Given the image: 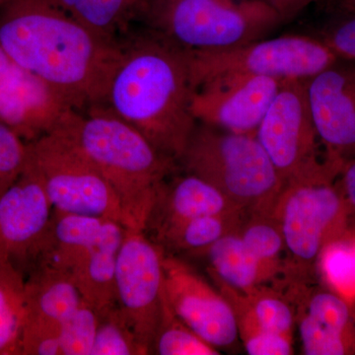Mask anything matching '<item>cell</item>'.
Instances as JSON below:
<instances>
[{
    "label": "cell",
    "mask_w": 355,
    "mask_h": 355,
    "mask_svg": "<svg viewBox=\"0 0 355 355\" xmlns=\"http://www.w3.org/2000/svg\"><path fill=\"white\" fill-rule=\"evenodd\" d=\"M0 46L77 112L105 104L121 51L51 0H0Z\"/></svg>",
    "instance_id": "6da1fadb"
},
{
    "label": "cell",
    "mask_w": 355,
    "mask_h": 355,
    "mask_svg": "<svg viewBox=\"0 0 355 355\" xmlns=\"http://www.w3.org/2000/svg\"><path fill=\"white\" fill-rule=\"evenodd\" d=\"M121 49L104 105L179 163L198 123L189 51L144 25Z\"/></svg>",
    "instance_id": "7a4b0ae2"
},
{
    "label": "cell",
    "mask_w": 355,
    "mask_h": 355,
    "mask_svg": "<svg viewBox=\"0 0 355 355\" xmlns=\"http://www.w3.org/2000/svg\"><path fill=\"white\" fill-rule=\"evenodd\" d=\"M58 130L69 135L106 178L120 202L125 227L146 232L159 191L176 171L177 161L159 153L106 105L74 111Z\"/></svg>",
    "instance_id": "3957f363"
},
{
    "label": "cell",
    "mask_w": 355,
    "mask_h": 355,
    "mask_svg": "<svg viewBox=\"0 0 355 355\" xmlns=\"http://www.w3.org/2000/svg\"><path fill=\"white\" fill-rule=\"evenodd\" d=\"M179 163L184 173L205 180L249 216L272 214L284 188L254 133L198 121Z\"/></svg>",
    "instance_id": "277c9868"
},
{
    "label": "cell",
    "mask_w": 355,
    "mask_h": 355,
    "mask_svg": "<svg viewBox=\"0 0 355 355\" xmlns=\"http://www.w3.org/2000/svg\"><path fill=\"white\" fill-rule=\"evenodd\" d=\"M336 179L284 184L275 202L272 216L284 238L289 284H310L324 252L352 238V216Z\"/></svg>",
    "instance_id": "5b68a950"
},
{
    "label": "cell",
    "mask_w": 355,
    "mask_h": 355,
    "mask_svg": "<svg viewBox=\"0 0 355 355\" xmlns=\"http://www.w3.org/2000/svg\"><path fill=\"white\" fill-rule=\"evenodd\" d=\"M284 23L261 0H150L144 25L193 51L263 39Z\"/></svg>",
    "instance_id": "8992f818"
},
{
    "label": "cell",
    "mask_w": 355,
    "mask_h": 355,
    "mask_svg": "<svg viewBox=\"0 0 355 355\" xmlns=\"http://www.w3.org/2000/svg\"><path fill=\"white\" fill-rule=\"evenodd\" d=\"M26 163L41 180L53 210L125 226L120 202L106 178L62 130L27 142Z\"/></svg>",
    "instance_id": "52a82bcc"
},
{
    "label": "cell",
    "mask_w": 355,
    "mask_h": 355,
    "mask_svg": "<svg viewBox=\"0 0 355 355\" xmlns=\"http://www.w3.org/2000/svg\"><path fill=\"white\" fill-rule=\"evenodd\" d=\"M306 80H284L257 128V139L284 184L336 179L343 164L321 153L323 144L311 114Z\"/></svg>",
    "instance_id": "ba28073f"
},
{
    "label": "cell",
    "mask_w": 355,
    "mask_h": 355,
    "mask_svg": "<svg viewBox=\"0 0 355 355\" xmlns=\"http://www.w3.org/2000/svg\"><path fill=\"white\" fill-rule=\"evenodd\" d=\"M189 53L196 87L205 79L230 71L279 80H306L338 60L319 37L303 35H284L225 50L189 51Z\"/></svg>",
    "instance_id": "9c48e42d"
},
{
    "label": "cell",
    "mask_w": 355,
    "mask_h": 355,
    "mask_svg": "<svg viewBox=\"0 0 355 355\" xmlns=\"http://www.w3.org/2000/svg\"><path fill=\"white\" fill-rule=\"evenodd\" d=\"M164 251L144 231L125 230L116 270V303L146 354L162 307Z\"/></svg>",
    "instance_id": "30bf717a"
},
{
    "label": "cell",
    "mask_w": 355,
    "mask_h": 355,
    "mask_svg": "<svg viewBox=\"0 0 355 355\" xmlns=\"http://www.w3.org/2000/svg\"><path fill=\"white\" fill-rule=\"evenodd\" d=\"M284 80L230 71L205 79L193 92L197 121L239 133H254Z\"/></svg>",
    "instance_id": "8fae6325"
},
{
    "label": "cell",
    "mask_w": 355,
    "mask_h": 355,
    "mask_svg": "<svg viewBox=\"0 0 355 355\" xmlns=\"http://www.w3.org/2000/svg\"><path fill=\"white\" fill-rule=\"evenodd\" d=\"M53 212L41 180L26 163L0 198V261L27 277L43 252Z\"/></svg>",
    "instance_id": "7c38bea8"
},
{
    "label": "cell",
    "mask_w": 355,
    "mask_h": 355,
    "mask_svg": "<svg viewBox=\"0 0 355 355\" xmlns=\"http://www.w3.org/2000/svg\"><path fill=\"white\" fill-rule=\"evenodd\" d=\"M162 263L163 291L175 314L216 349L234 345L239 331L227 298L180 259L164 253Z\"/></svg>",
    "instance_id": "4fadbf2b"
},
{
    "label": "cell",
    "mask_w": 355,
    "mask_h": 355,
    "mask_svg": "<svg viewBox=\"0 0 355 355\" xmlns=\"http://www.w3.org/2000/svg\"><path fill=\"white\" fill-rule=\"evenodd\" d=\"M308 103L329 157L355 158V62L338 60L306 80Z\"/></svg>",
    "instance_id": "5bb4252c"
},
{
    "label": "cell",
    "mask_w": 355,
    "mask_h": 355,
    "mask_svg": "<svg viewBox=\"0 0 355 355\" xmlns=\"http://www.w3.org/2000/svg\"><path fill=\"white\" fill-rule=\"evenodd\" d=\"M310 284H289L295 320L306 355L355 354L352 304L338 292Z\"/></svg>",
    "instance_id": "9a60e30c"
},
{
    "label": "cell",
    "mask_w": 355,
    "mask_h": 355,
    "mask_svg": "<svg viewBox=\"0 0 355 355\" xmlns=\"http://www.w3.org/2000/svg\"><path fill=\"white\" fill-rule=\"evenodd\" d=\"M73 111L43 81L15 62L0 70V121L24 141L62 128Z\"/></svg>",
    "instance_id": "2e32d148"
},
{
    "label": "cell",
    "mask_w": 355,
    "mask_h": 355,
    "mask_svg": "<svg viewBox=\"0 0 355 355\" xmlns=\"http://www.w3.org/2000/svg\"><path fill=\"white\" fill-rule=\"evenodd\" d=\"M235 212L245 211L205 180L186 173L163 184L147 221L146 232L151 230L156 238L168 229L197 217Z\"/></svg>",
    "instance_id": "e0dca14e"
},
{
    "label": "cell",
    "mask_w": 355,
    "mask_h": 355,
    "mask_svg": "<svg viewBox=\"0 0 355 355\" xmlns=\"http://www.w3.org/2000/svg\"><path fill=\"white\" fill-rule=\"evenodd\" d=\"M127 228L107 220L97 241L77 261L71 275L83 300L100 317L116 307V261Z\"/></svg>",
    "instance_id": "ac0fdd59"
},
{
    "label": "cell",
    "mask_w": 355,
    "mask_h": 355,
    "mask_svg": "<svg viewBox=\"0 0 355 355\" xmlns=\"http://www.w3.org/2000/svg\"><path fill=\"white\" fill-rule=\"evenodd\" d=\"M26 321L62 326L83 298L69 272L51 266L34 268L26 277Z\"/></svg>",
    "instance_id": "d6986e66"
},
{
    "label": "cell",
    "mask_w": 355,
    "mask_h": 355,
    "mask_svg": "<svg viewBox=\"0 0 355 355\" xmlns=\"http://www.w3.org/2000/svg\"><path fill=\"white\" fill-rule=\"evenodd\" d=\"M107 220L53 210L43 252L35 268L51 266L71 275L77 261L97 241Z\"/></svg>",
    "instance_id": "ffe728a7"
},
{
    "label": "cell",
    "mask_w": 355,
    "mask_h": 355,
    "mask_svg": "<svg viewBox=\"0 0 355 355\" xmlns=\"http://www.w3.org/2000/svg\"><path fill=\"white\" fill-rule=\"evenodd\" d=\"M102 38L121 44L144 25L150 0H51Z\"/></svg>",
    "instance_id": "44dd1931"
},
{
    "label": "cell",
    "mask_w": 355,
    "mask_h": 355,
    "mask_svg": "<svg viewBox=\"0 0 355 355\" xmlns=\"http://www.w3.org/2000/svg\"><path fill=\"white\" fill-rule=\"evenodd\" d=\"M203 254L209 260L212 279L236 291L246 292L265 286L279 275L250 251L239 229L223 236Z\"/></svg>",
    "instance_id": "7402d4cb"
},
{
    "label": "cell",
    "mask_w": 355,
    "mask_h": 355,
    "mask_svg": "<svg viewBox=\"0 0 355 355\" xmlns=\"http://www.w3.org/2000/svg\"><path fill=\"white\" fill-rule=\"evenodd\" d=\"M246 212L197 217L168 229L155 238L159 247L171 251L203 254L223 236L241 227Z\"/></svg>",
    "instance_id": "603a6c76"
},
{
    "label": "cell",
    "mask_w": 355,
    "mask_h": 355,
    "mask_svg": "<svg viewBox=\"0 0 355 355\" xmlns=\"http://www.w3.org/2000/svg\"><path fill=\"white\" fill-rule=\"evenodd\" d=\"M25 282L23 273L0 261V355H21L27 318Z\"/></svg>",
    "instance_id": "cb8c5ba5"
},
{
    "label": "cell",
    "mask_w": 355,
    "mask_h": 355,
    "mask_svg": "<svg viewBox=\"0 0 355 355\" xmlns=\"http://www.w3.org/2000/svg\"><path fill=\"white\" fill-rule=\"evenodd\" d=\"M159 355H219L216 347L197 335L175 314L162 291L160 321L151 347Z\"/></svg>",
    "instance_id": "d4e9b609"
},
{
    "label": "cell",
    "mask_w": 355,
    "mask_h": 355,
    "mask_svg": "<svg viewBox=\"0 0 355 355\" xmlns=\"http://www.w3.org/2000/svg\"><path fill=\"white\" fill-rule=\"evenodd\" d=\"M245 245L266 266L284 275V242L272 214H252L239 228Z\"/></svg>",
    "instance_id": "484cf974"
},
{
    "label": "cell",
    "mask_w": 355,
    "mask_h": 355,
    "mask_svg": "<svg viewBox=\"0 0 355 355\" xmlns=\"http://www.w3.org/2000/svg\"><path fill=\"white\" fill-rule=\"evenodd\" d=\"M146 354L116 306L100 317L91 355Z\"/></svg>",
    "instance_id": "4316f807"
},
{
    "label": "cell",
    "mask_w": 355,
    "mask_h": 355,
    "mask_svg": "<svg viewBox=\"0 0 355 355\" xmlns=\"http://www.w3.org/2000/svg\"><path fill=\"white\" fill-rule=\"evenodd\" d=\"M99 321L97 311L83 300L60 326L62 355H91Z\"/></svg>",
    "instance_id": "83f0119b"
},
{
    "label": "cell",
    "mask_w": 355,
    "mask_h": 355,
    "mask_svg": "<svg viewBox=\"0 0 355 355\" xmlns=\"http://www.w3.org/2000/svg\"><path fill=\"white\" fill-rule=\"evenodd\" d=\"M27 161V142L0 121V198L22 174Z\"/></svg>",
    "instance_id": "f1b7e54d"
},
{
    "label": "cell",
    "mask_w": 355,
    "mask_h": 355,
    "mask_svg": "<svg viewBox=\"0 0 355 355\" xmlns=\"http://www.w3.org/2000/svg\"><path fill=\"white\" fill-rule=\"evenodd\" d=\"M21 355H62L60 326L26 321L21 342Z\"/></svg>",
    "instance_id": "f546056e"
},
{
    "label": "cell",
    "mask_w": 355,
    "mask_h": 355,
    "mask_svg": "<svg viewBox=\"0 0 355 355\" xmlns=\"http://www.w3.org/2000/svg\"><path fill=\"white\" fill-rule=\"evenodd\" d=\"M338 60L355 62V13L324 30L319 37Z\"/></svg>",
    "instance_id": "4dcf8cb0"
},
{
    "label": "cell",
    "mask_w": 355,
    "mask_h": 355,
    "mask_svg": "<svg viewBox=\"0 0 355 355\" xmlns=\"http://www.w3.org/2000/svg\"><path fill=\"white\" fill-rule=\"evenodd\" d=\"M243 345L250 355L293 354L292 336L270 331H257L242 338Z\"/></svg>",
    "instance_id": "1f68e13d"
},
{
    "label": "cell",
    "mask_w": 355,
    "mask_h": 355,
    "mask_svg": "<svg viewBox=\"0 0 355 355\" xmlns=\"http://www.w3.org/2000/svg\"><path fill=\"white\" fill-rule=\"evenodd\" d=\"M336 181L349 207L350 216L355 219V158L343 162Z\"/></svg>",
    "instance_id": "d6a6232c"
},
{
    "label": "cell",
    "mask_w": 355,
    "mask_h": 355,
    "mask_svg": "<svg viewBox=\"0 0 355 355\" xmlns=\"http://www.w3.org/2000/svg\"><path fill=\"white\" fill-rule=\"evenodd\" d=\"M261 1L272 6L286 22L287 20L293 19L307 7L322 0H261Z\"/></svg>",
    "instance_id": "836d02e7"
},
{
    "label": "cell",
    "mask_w": 355,
    "mask_h": 355,
    "mask_svg": "<svg viewBox=\"0 0 355 355\" xmlns=\"http://www.w3.org/2000/svg\"><path fill=\"white\" fill-rule=\"evenodd\" d=\"M338 8L347 14L355 13V0H340Z\"/></svg>",
    "instance_id": "e575fe53"
},
{
    "label": "cell",
    "mask_w": 355,
    "mask_h": 355,
    "mask_svg": "<svg viewBox=\"0 0 355 355\" xmlns=\"http://www.w3.org/2000/svg\"><path fill=\"white\" fill-rule=\"evenodd\" d=\"M11 62H12V60L7 55L3 49L0 46V70L4 69V67L10 64Z\"/></svg>",
    "instance_id": "d590c367"
},
{
    "label": "cell",
    "mask_w": 355,
    "mask_h": 355,
    "mask_svg": "<svg viewBox=\"0 0 355 355\" xmlns=\"http://www.w3.org/2000/svg\"><path fill=\"white\" fill-rule=\"evenodd\" d=\"M352 313H354V316L355 319V299L354 300V302L352 303Z\"/></svg>",
    "instance_id": "8d00e7d4"
}]
</instances>
